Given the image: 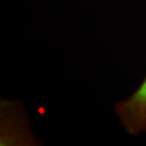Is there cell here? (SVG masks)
I'll use <instances>...</instances> for the list:
<instances>
[{"label":"cell","instance_id":"cell-1","mask_svg":"<svg viewBox=\"0 0 146 146\" xmlns=\"http://www.w3.org/2000/svg\"><path fill=\"white\" fill-rule=\"evenodd\" d=\"M39 141L31 128L30 118L20 101L0 102V145L36 146Z\"/></svg>","mask_w":146,"mask_h":146},{"label":"cell","instance_id":"cell-2","mask_svg":"<svg viewBox=\"0 0 146 146\" xmlns=\"http://www.w3.org/2000/svg\"><path fill=\"white\" fill-rule=\"evenodd\" d=\"M114 112L129 135L146 133V76L132 94L115 104Z\"/></svg>","mask_w":146,"mask_h":146}]
</instances>
